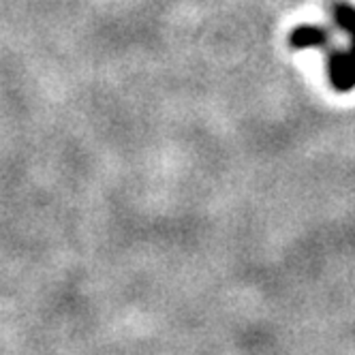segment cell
Here are the masks:
<instances>
[{
	"label": "cell",
	"instance_id": "cell-1",
	"mask_svg": "<svg viewBox=\"0 0 355 355\" xmlns=\"http://www.w3.org/2000/svg\"><path fill=\"white\" fill-rule=\"evenodd\" d=\"M336 21L340 28L351 33V49L345 54H334L329 62V80L336 90H351L355 86V7L338 5L336 7Z\"/></svg>",
	"mask_w": 355,
	"mask_h": 355
}]
</instances>
